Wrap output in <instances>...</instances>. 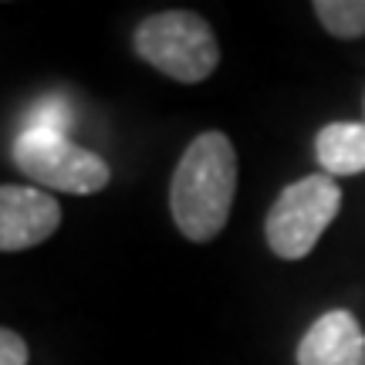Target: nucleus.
Listing matches in <instances>:
<instances>
[{"label":"nucleus","instance_id":"f257e3e1","mask_svg":"<svg viewBox=\"0 0 365 365\" xmlns=\"http://www.w3.org/2000/svg\"><path fill=\"white\" fill-rule=\"evenodd\" d=\"M237 196V149L223 132H200L182 149L170 182V210L180 234L207 244L230 220Z\"/></svg>","mask_w":365,"mask_h":365},{"label":"nucleus","instance_id":"f03ea898","mask_svg":"<svg viewBox=\"0 0 365 365\" xmlns=\"http://www.w3.org/2000/svg\"><path fill=\"white\" fill-rule=\"evenodd\" d=\"M132 48L145 65L182 85L207 81L220 65L217 34L193 11H163L143 17L132 34Z\"/></svg>","mask_w":365,"mask_h":365},{"label":"nucleus","instance_id":"7ed1b4c3","mask_svg":"<svg viewBox=\"0 0 365 365\" xmlns=\"http://www.w3.org/2000/svg\"><path fill=\"white\" fill-rule=\"evenodd\" d=\"M341 210V186L325 173L318 176H301L287 182L277 193V200L267 210L264 237L274 257L281 261H301L314 250L331 220Z\"/></svg>","mask_w":365,"mask_h":365},{"label":"nucleus","instance_id":"20e7f679","mask_svg":"<svg viewBox=\"0 0 365 365\" xmlns=\"http://www.w3.org/2000/svg\"><path fill=\"white\" fill-rule=\"evenodd\" d=\"M14 166L41 186L75 196L98 193L112 180V166L98 153L75 145L65 132L41 129V125H24V132L17 135Z\"/></svg>","mask_w":365,"mask_h":365},{"label":"nucleus","instance_id":"39448f33","mask_svg":"<svg viewBox=\"0 0 365 365\" xmlns=\"http://www.w3.org/2000/svg\"><path fill=\"white\" fill-rule=\"evenodd\" d=\"M61 227V207L54 196L34 186H0V250H27L44 244Z\"/></svg>","mask_w":365,"mask_h":365},{"label":"nucleus","instance_id":"423d86ee","mask_svg":"<svg viewBox=\"0 0 365 365\" xmlns=\"http://www.w3.org/2000/svg\"><path fill=\"white\" fill-rule=\"evenodd\" d=\"M294 359L298 365H365V331L352 312H325L304 331Z\"/></svg>","mask_w":365,"mask_h":365},{"label":"nucleus","instance_id":"0eeeda50","mask_svg":"<svg viewBox=\"0 0 365 365\" xmlns=\"http://www.w3.org/2000/svg\"><path fill=\"white\" fill-rule=\"evenodd\" d=\"M314 159L331 180L365 173V122H328L314 135Z\"/></svg>","mask_w":365,"mask_h":365},{"label":"nucleus","instance_id":"6e6552de","mask_svg":"<svg viewBox=\"0 0 365 365\" xmlns=\"http://www.w3.org/2000/svg\"><path fill=\"white\" fill-rule=\"evenodd\" d=\"M312 11L331 38H365V0H314Z\"/></svg>","mask_w":365,"mask_h":365},{"label":"nucleus","instance_id":"1a4fd4ad","mask_svg":"<svg viewBox=\"0 0 365 365\" xmlns=\"http://www.w3.org/2000/svg\"><path fill=\"white\" fill-rule=\"evenodd\" d=\"M27 359H31L27 341L11 328H0V365H27Z\"/></svg>","mask_w":365,"mask_h":365},{"label":"nucleus","instance_id":"9d476101","mask_svg":"<svg viewBox=\"0 0 365 365\" xmlns=\"http://www.w3.org/2000/svg\"><path fill=\"white\" fill-rule=\"evenodd\" d=\"M362 122H365V118H362Z\"/></svg>","mask_w":365,"mask_h":365}]
</instances>
